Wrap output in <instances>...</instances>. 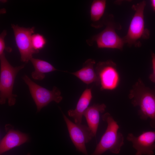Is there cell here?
<instances>
[{
  "label": "cell",
  "instance_id": "6da1fadb",
  "mask_svg": "<svg viewBox=\"0 0 155 155\" xmlns=\"http://www.w3.org/2000/svg\"><path fill=\"white\" fill-rule=\"evenodd\" d=\"M131 104L138 107V114L144 120H150L151 127L155 128V86L147 87L140 79L132 86L128 95Z\"/></svg>",
  "mask_w": 155,
  "mask_h": 155
},
{
  "label": "cell",
  "instance_id": "7a4b0ae2",
  "mask_svg": "<svg viewBox=\"0 0 155 155\" xmlns=\"http://www.w3.org/2000/svg\"><path fill=\"white\" fill-rule=\"evenodd\" d=\"M102 117L107 123V128L94 151L90 155H101L108 150L113 153L118 154L124 144L123 136L118 132L119 126L109 113H105Z\"/></svg>",
  "mask_w": 155,
  "mask_h": 155
},
{
  "label": "cell",
  "instance_id": "3957f363",
  "mask_svg": "<svg viewBox=\"0 0 155 155\" xmlns=\"http://www.w3.org/2000/svg\"><path fill=\"white\" fill-rule=\"evenodd\" d=\"M0 103L4 104L8 100L9 106L14 105L17 95L13 93L15 79L18 72L24 67L22 65L13 67L8 61L4 53L0 56Z\"/></svg>",
  "mask_w": 155,
  "mask_h": 155
},
{
  "label": "cell",
  "instance_id": "277c9868",
  "mask_svg": "<svg viewBox=\"0 0 155 155\" xmlns=\"http://www.w3.org/2000/svg\"><path fill=\"white\" fill-rule=\"evenodd\" d=\"M146 5V1H143L132 6L134 13L127 33L123 38L125 43L139 47L141 45V39L149 38V32L145 28L144 20V11Z\"/></svg>",
  "mask_w": 155,
  "mask_h": 155
},
{
  "label": "cell",
  "instance_id": "5b68a950",
  "mask_svg": "<svg viewBox=\"0 0 155 155\" xmlns=\"http://www.w3.org/2000/svg\"><path fill=\"white\" fill-rule=\"evenodd\" d=\"M22 78L28 85L29 90L37 107V112L52 101L59 103L62 100L60 90L54 86L50 90L44 88L33 82L26 75H24Z\"/></svg>",
  "mask_w": 155,
  "mask_h": 155
},
{
  "label": "cell",
  "instance_id": "8992f818",
  "mask_svg": "<svg viewBox=\"0 0 155 155\" xmlns=\"http://www.w3.org/2000/svg\"><path fill=\"white\" fill-rule=\"evenodd\" d=\"M110 17L109 20H106L105 28L101 32L93 36L87 40L90 45L95 42L99 48L117 49L121 50L125 43L124 39L120 37L115 31V23Z\"/></svg>",
  "mask_w": 155,
  "mask_h": 155
},
{
  "label": "cell",
  "instance_id": "52a82bcc",
  "mask_svg": "<svg viewBox=\"0 0 155 155\" xmlns=\"http://www.w3.org/2000/svg\"><path fill=\"white\" fill-rule=\"evenodd\" d=\"M98 77L100 90H112L118 86L120 77L117 65L111 60L99 62L95 69Z\"/></svg>",
  "mask_w": 155,
  "mask_h": 155
},
{
  "label": "cell",
  "instance_id": "ba28073f",
  "mask_svg": "<svg viewBox=\"0 0 155 155\" xmlns=\"http://www.w3.org/2000/svg\"><path fill=\"white\" fill-rule=\"evenodd\" d=\"M71 139L76 149L85 155H88L86 144L95 136L89 127L85 125L74 123L62 112Z\"/></svg>",
  "mask_w": 155,
  "mask_h": 155
},
{
  "label": "cell",
  "instance_id": "9c48e42d",
  "mask_svg": "<svg viewBox=\"0 0 155 155\" xmlns=\"http://www.w3.org/2000/svg\"><path fill=\"white\" fill-rule=\"evenodd\" d=\"M13 30L15 41L21 55L22 61L27 63L32 57V55L38 52L33 48L31 37L34 32V28H26L18 25L11 24Z\"/></svg>",
  "mask_w": 155,
  "mask_h": 155
},
{
  "label": "cell",
  "instance_id": "30bf717a",
  "mask_svg": "<svg viewBox=\"0 0 155 155\" xmlns=\"http://www.w3.org/2000/svg\"><path fill=\"white\" fill-rule=\"evenodd\" d=\"M127 140L131 142L136 151L135 155H154L155 149V131H144L136 137L128 133Z\"/></svg>",
  "mask_w": 155,
  "mask_h": 155
},
{
  "label": "cell",
  "instance_id": "8fae6325",
  "mask_svg": "<svg viewBox=\"0 0 155 155\" xmlns=\"http://www.w3.org/2000/svg\"><path fill=\"white\" fill-rule=\"evenodd\" d=\"M7 134L1 140L0 144V154L3 153L27 142L29 137L26 134L14 130L12 126H5Z\"/></svg>",
  "mask_w": 155,
  "mask_h": 155
},
{
  "label": "cell",
  "instance_id": "7c38bea8",
  "mask_svg": "<svg viewBox=\"0 0 155 155\" xmlns=\"http://www.w3.org/2000/svg\"><path fill=\"white\" fill-rule=\"evenodd\" d=\"M92 98L91 89L86 88L80 97L75 108L68 111L69 116L73 119L75 123H81L83 114L88 107Z\"/></svg>",
  "mask_w": 155,
  "mask_h": 155
},
{
  "label": "cell",
  "instance_id": "4fadbf2b",
  "mask_svg": "<svg viewBox=\"0 0 155 155\" xmlns=\"http://www.w3.org/2000/svg\"><path fill=\"white\" fill-rule=\"evenodd\" d=\"M95 64L94 60L88 59L83 63L80 69L71 73L86 84L95 82L99 85V80L94 68Z\"/></svg>",
  "mask_w": 155,
  "mask_h": 155
},
{
  "label": "cell",
  "instance_id": "5bb4252c",
  "mask_svg": "<svg viewBox=\"0 0 155 155\" xmlns=\"http://www.w3.org/2000/svg\"><path fill=\"white\" fill-rule=\"evenodd\" d=\"M106 108V105L103 103L94 104L88 107L83 114L86 119L88 126L95 136L100 121V114L105 111Z\"/></svg>",
  "mask_w": 155,
  "mask_h": 155
},
{
  "label": "cell",
  "instance_id": "9a60e30c",
  "mask_svg": "<svg viewBox=\"0 0 155 155\" xmlns=\"http://www.w3.org/2000/svg\"><path fill=\"white\" fill-rule=\"evenodd\" d=\"M30 61L34 68V71L31 73L32 77L34 80H42L45 78V73L58 70L46 61L33 57Z\"/></svg>",
  "mask_w": 155,
  "mask_h": 155
},
{
  "label": "cell",
  "instance_id": "2e32d148",
  "mask_svg": "<svg viewBox=\"0 0 155 155\" xmlns=\"http://www.w3.org/2000/svg\"><path fill=\"white\" fill-rule=\"evenodd\" d=\"M106 5V1L105 0H94L92 1L90 9V16L91 25L93 27L100 28L98 24L103 16Z\"/></svg>",
  "mask_w": 155,
  "mask_h": 155
},
{
  "label": "cell",
  "instance_id": "e0dca14e",
  "mask_svg": "<svg viewBox=\"0 0 155 155\" xmlns=\"http://www.w3.org/2000/svg\"><path fill=\"white\" fill-rule=\"evenodd\" d=\"M31 42L33 48L38 52L46 44V41L44 37L39 34H33L31 37Z\"/></svg>",
  "mask_w": 155,
  "mask_h": 155
},
{
  "label": "cell",
  "instance_id": "ac0fdd59",
  "mask_svg": "<svg viewBox=\"0 0 155 155\" xmlns=\"http://www.w3.org/2000/svg\"><path fill=\"white\" fill-rule=\"evenodd\" d=\"M7 34V31L4 30L0 35V56L2 55L4 53V51L5 48V38Z\"/></svg>",
  "mask_w": 155,
  "mask_h": 155
},
{
  "label": "cell",
  "instance_id": "d6986e66",
  "mask_svg": "<svg viewBox=\"0 0 155 155\" xmlns=\"http://www.w3.org/2000/svg\"><path fill=\"white\" fill-rule=\"evenodd\" d=\"M151 56L153 72L150 75L149 78L151 82L155 83V54L152 52Z\"/></svg>",
  "mask_w": 155,
  "mask_h": 155
},
{
  "label": "cell",
  "instance_id": "ffe728a7",
  "mask_svg": "<svg viewBox=\"0 0 155 155\" xmlns=\"http://www.w3.org/2000/svg\"><path fill=\"white\" fill-rule=\"evenodd\" d=\"M152 7L153 10L155 11V0H152L151 1Z\"/></svg>",
  "mask_w": 155,
  "mask_h": 155
},
{
  "label": "cell",
  "instance_id": "44dd1931",
  "mask_svg": "<svg viewBox=\"0 0 155 155\" xmlns=\"http://www.w3.org/2000/svg\"><path fill=\"white\" fill-rule=\"evenodd\" d=\"M26 155H30V153H28Z\"/></svg>",
  "mask_w": 155,
  "mask_h": 155
}]
</instances>
